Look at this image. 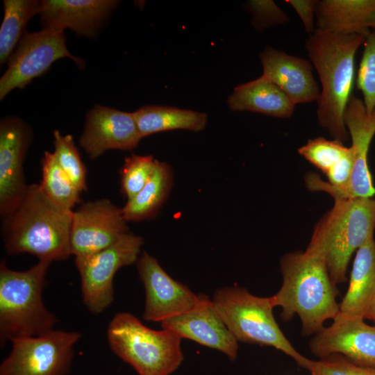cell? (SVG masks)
<instances>
[{"mask_svg":"<svg viewBox=\"0 0 375 375\" xmlns=\"http://www.w3.org/2000/svg\"><path fill=\"white\" fill-rule=\"evenodd\" d=\"M365 38L316 28L305 44L322 84L317 101L318 122L334 140L343 143L349 137L344 117L352 96L355 56Z\"/></svg>","mask_w":375,"mask_h":375,"instance_id":"7a4b0ae2","label":"cell"},{"mask_svg":"<svg viewBox=\"0 0 375 375\" xmlns=\"http://www.w3.org/2000/svg\"><path fill=\"white\" fill-rule=\"evenodd\" d=\"M375 295V240L374 234L357 250L347 291L339 313L365 319Z\"/></svg>","mask_w":375,"mask_h":375,"instance_id":"44dd1931","label":"cell"},{"mask_svg":"<svg viewBox=\"0 0 375 375\" xmlns=\"http://www.w3.org/2000/svg\"><path fill=\"white\" fill-rule=\"evenodd\" d=\"M142 138L174 129L201 131L206 127V113L166 106H145L133 112Z\"/></svg>","mask_w":375,"mask_h":375,"instance_id":"cb8c5ba5","label":"cell"},{"mask_svg":"<svg viewBox=\"0 0 375 375\" xmlns=\"http://www.w3.org/2000/svg\"><path fill=\"white\" fill-rule=\"evenodd\" d=\"M39 186L47 197L63 208L72 210L81 201V191L49 151H45L42 158V180Z\"/></svg>","mask_w":375,"mask_h":375,"instance_id":"484cf974","label":"cell"},{"mask_svg":"<svg viewBox=\"0 0 375 375\" xmlns=\"http://www.w3.org/2000/svg\"><path fill=\"white\" fill-rule=\"evenodd\" d=\"M359 65L356 85L362 92L367 112L375 110V28L366 36Z\"/></svg>","mask_w":375,"mask_h":375,"instance_id":"f546056e","label":"cell"},{"mask_svg":"<svg viewBox=\"0 0 375 375\" xmlns=\"http://www.w3.org/2000/svg\"><path fill=\"white\" fill-rule=\"evenodd\" d=\"M41 1L4 0V15L0 28V63L4 64L25 33L27 22L39 14Z\"/></svg>","mask_w":375,"mask_h":375,"instance_id":"d4e9b609","label":"cell"},{"mask_svg":"<svg viewBox=\"0 0 375 375\" xmlns=\"http://www.w3.org/2000/svg\"><path fill=\"white\" fill-rule=\"evenodd\" d=\"M78 332L53 330L40 336L12 341L0 375H66L70 372Z\"/></svg>","mask_w":375,"mask_h":375,"instance_id":"9c48e42d","label":"cell"},{"mask_svg":"<svg viewBox=\"0 0 375 375\" xmlns=\"http://www.w3.org/2000/svg\"><path fill=\"white\" fill-rule=\"evenodd\" d=\"M262 76L280 88L296 106L317 101L320 90L309 60L267 47L260 55Z\"/></svg>","mask_w":375,"mask_h":375,"instance_id":"ac0fdd59","label":"cell"},{"mask_svg":"<svg viewBox=\"0 0 375 375\" xmlns=\"http://www.w3.org/2000/svg\"><path fill=\"white\" fill-rule=\"evenodd\" d=\"M280 264L283 283L271 297L274 306L281 308L284 321L297 315L303 335L317 333L340 312L338 290L324 260L306 249L285 254Z\"/></svg>","mask_w":375,"mask_h":375,"instance_id":"3957f363","label":"cell"},{"mask_svg":"<svg viewBox=\"0 0 375 375\" xmlns=\"http://www.w3.org/2000/svg\"><path fill=\"white\" fill-rule=\"evenodd\" d=\"M32 138L30 127L17 117L0 122V214L9 213L24 194L27 185L23 162Z\"/></svg>","mask_w":375,"mask_h":375,"instance_id":"5bb4252c","label":"cell"},{"mask_svg":"<svg viewBox=\"0 0 375 375\" xmlns=\"http://www.w3.org/2000/svg\"><path fill=\"white\" fill-rule=\"evenodd\" d=\"M122 208L106 198L82 203L74 212L70 233L72 255L99 252L129 231Z\"/></svg>","mask_w":375,"mask_h":375,"instance_id":"8fae6325","label":"cell"},{"mask_svg":"<svg viewBox=\"0 0 375 375\" xmlns=\"http://www.w3.org/2000/svg\"><path fill=\"white\" fill-rule=\"evenodd\" d=\"M73 213L47 197L39 184L27 185L15 207L2 217L7 253H28L49 262L67 259L72 255Z\"/></svg>","mask_w":375,"mask_h":375,"instance_id":"6da1fadb","label":"cell"},{"mask_svg":"<svg viewBox=\"0 0 375 375\" xmlns=\"http://www.w3.org/2000/svg\"><path fill=\"white\" fill-rule=\"evenodd\" d=\"M375 199H334L332 208L316 224L307 249L322 256L336 285L346 281L350 259L374 234Z\"/></svg>","mask_w":375,"mask_h":375,"instance_id":"277c9868","label":"cell"},{"mask_svg":"<svg viewBox=\"0 0 375 375\" xmlns=\"http://www.w3.org/2000/svg\"><path fill=\"white\" fill-rule=\"evenodd\" d=\"M344 119L355 151V160L348 184L332 197L334 199L372 198L375 188L368 165V152L375 135V110L369 114L362 99L352 95Z\"/></svg>","mask_w":375,"mask_h":375,"instance_id":"2e32d148","label":"cell"},{"mask_svg":"<svg viewBox=\"0 0 375 375\" xmlns=\"http://www.w3.org/2000/svg\"><path fill=\"white\" fill-rule=\"evenodd\" d=\"M54 151L60 167L82 193L87 191V169L71 135H62L60 131L53 132Z\"/></svg>","mask_w":375,"mask_h":375,"instance_id":"4316f807","label":"cell"},{"mask_svg":"<svg viewBox=\"0 0 375 375\" xmlns=\"http://www.w3.org/2000/svg\"><path fill=\"white\" fill-rule=\"evenodd\" d=\"M156 160L152 155L132 154L125 158L119 173L121 192L127 200L131 199L144 186L152 173Z\"/></svg>","mask_w":375,"mask_h":375,"instance_id":"f1b7e54d","label":"cell"},{"mask_svg":"<svg viewBox=\"0 0 375 375\" xmlns=\"http://www.w3.org/2000/svg\"><path fill=\"white\" fill-rule=\"evenodd\" d=\"M137 269L146 292L143 318L162 322L193 309L200 294L170 277L157 260L146 251L139 257Z\"/></svg>","mask_w":375,"mask_h":375,"instance_id":"7c38bea8","label":"cell"},{"mask_svg":"<svg viewBox=\"0 0 375 375\" xmlns=\"http://www.w3.org/2000/svg\"><path fill=\"white\" fill-rule=\"evenodd\" d=\"M234 111H251L278 118H290L295 105L276 84L259 78L236 86L228 99Z\"/></svg>","mask_w":375,"mask_h":375,"instance_id":"7402d4cb","label":"cell"},{"mask_svg":"<svg viewBox=\"0 0 375 375\" xmlns=\"http://www.w3.org/2000/svg\"><path fill=\"white\" fill-rule=\"evenodd\" d=\"M164 329L173 331L182 338L217 349L235 360L238 340L217 312L212 300L200 294L198 304L191 310L161 322Z\"/></svg>","mask_w":375,"mask_h":375,"instance_id":"e0dca14e","label":"cell"},{"mask_svg":"<svg viewBox=\"0 0 375 375\" xmlns=\"http://www.w3.org/2000/svg\"><path fill=\"white\" fill-rule=\"evenodd\" d=\"M351 151V147L336 140H329L322 137L309 140L299 148L298 152L325 174L336 165Z\"/></svg>","mask_w":375,"mask_h":375,"instance_id":"83f0119b","label":"cell"},{"mask_svg":"<svg viewBox=\"0 0 375 375\" xmlns=\"http://www.w3.org/2000/svg\"><path fill=\"white\" fill-rule=\"evenodd\" d=\"M112 0H44L40 11L43 28H70L79 35L93 37L116 8Z\"/></svg>","mask_w":375,"mask_h":375,"instance_id":"d6986e66","label":"cell"},{"mask_svg":"<svg viewBox=\"0 0 375 375\" xmlns=\"http://www.w3.org/2000/svg\"><path fill=\"white\" fill-rule=\"evenodd\" d=\"M141 139L133 112L97 105L86 114L79 143L94 160L107 150H132Z\"/></svg>","mask_w":375,"mask_h":375,"instance_id":"9a60e30c","label":"cell"},{"mask_svg":"<svg viewBox=\"0 0 375 375\" xmlns=\"http://www.w3.org/2000/svg\"><path fill=\"white\" fill-rule=\"evenodd\" d=\"M317 0H287L300 17L306 31L310 35L316 29L315 27V16L318 4Z\"/></svg>","mask_w":375,"mask_h":375,"instance_id":"d6a6232c","label":"cell"},{"mask_svg":"<svg viewBox=\"0 0 375 375\" xmlns=\"http://www.w3.org/2000/svg\"><path fill=\"white\" fill-rule=\"evenodd\" d=\"M65 57L80 67L83 65L81 58L67 50L63 31L43 28L38 32H26L0 79L1 100L13 89L24 88L47 72L53 62Z\"/></svg>","mask_w":375,"mask_h":375,"instance_id":"30bf717a","label":"cell"},{"mask_svg":"<svg viewBox=\"0 0 375 375\" xmlns=\"http://www.w3.org/2000/svg\"><path fill=\"white\" fill-rule=\"evenodd\" d=\"M248 6L253 13V24L259 30L283 25L290 20L273 1H250Z\"/></svg>","mask_w":375,"mask_h":375,"instance_id":"1f68e13d","label":"cell"},{"mask_svg":"<svg viewBox=\"0 0 375 375\" xmlns=\"http://www.w3.org/2000/svg\"><path fill=\"white\" fill-rule=\"evenodd\" d=\"M173 183V172L166 162L156 160L152 173L142 189L122 208L126 222L155 217L165 202Z\"/></svg>","mask_w":375,"mask_h":375,"instance_id":"603a6c76","label":"cell"},{"mask_svg":"<svg viewBox=\"0 0 375 375\" xmlns=\"http://www.w3.org/2000/svg\"><path fill=\"white\" fill-rule=\"evenodd\" d=\"M141 236L128 232L111 246L92 254L75 256L83 301L89 311H104L114 300L113 279L119 269L137 262Z\"/></svg>","mask_w":375,"mask_h":375,"instance_id":"ba28073f","label":"cell"},{"mask_svg":"<svg viewBox=\"0 0 375 375\" xmlns=\"http://www.w3.org/2000/svg\"><path fill=\"white\" fill-rule=\"evenodd\" d=\"M316 18V28L366 37L375 28V0L319 1Z\"/></svg>","mask_w":375,"mask_h":375,"instance_id":"ffe728a7","label":"cell"},{"mask_svg":"<svg viewBox=\"0 0 375 375\" xmlns=\"http://www.w3.org/2000/svg\"><path fill=\"white\" fill-rule=\"evenodd\" d=\"M107 336L111 350L140 375H169L183 358L178 333L151 329L128 312L113 317Z\"/></svg>","mask_w":375,"mask_h":375,"instance_id":"8992f818","label":"cell"},{"mask_svg":"<svg viewBox=\"0 0 375 375\" xmlns=\"http://www.w3.org/2000/svg\"><path fill=\"white\" fill-rule=\"evenodd\" d=\"M310 351L319 358L338 354L360 365L375 366V326L340 313L315 334Z\"/></svg>","mask_w":375,"mask_h":375,"instance_id":"4fadbf2b","label":"cell"},{"mask_svg":"<svg viewBox=\"0 0 375 375\" xmlns=\"http://www.w3.org/2000/svg\"><path fill=\"white\" fill-rule=\"evenodd\" d=\"M366 319L372 320L374 323V326H375V295L366 315L365 319Z\"/></svg>","mask_w":375,"mask_h":375,"instance_id":"836d02e7","label":"cell"},{"mask_svg":"<svg viewBox=\"0 0 375 375\" xmlns=\"http://www.w3.org/2000/svg\"><path fill=\"white\" fill-rule=\"evenodd\" d=\"M212 301L238 341L272 347L291 357L299 366L306 359L279 328L271 297H257L244 288L226 287L215 291Z\"/></svg>","mask_w":375,"mask_h":375,"instance_id":"52a82bcc","label":"cell"},{"mask_svg":"<svg viewBox=\"0 0 375 375\" xmlns=\"http://www.w3.org/2000/svg\"><path fill=\"white\" fill-rule=\"evenodd\" d=\"M51 262L39 260L25 271L0 264L1 344L23 338L43 335L52 331L58 319L44 306L42 290Z\"/></svg>","mask_w":375,"mask_h":375,"instance_id":"5b68a950","label":"cell"},{"mask_svg":"<svg viewBox=\"0 0 375 375\" xmlns=\"http://www.w3.org/2000/svg\"><path fill=\"white\" fill-rule=\"evenodd\" d=\"M301 367L311 375H375V366L358 365L338 354L318 360L306 358Z\"/></svg>","mask_w":375,"mask_h":375,"instance_id":"4dcf8cb0","label":"cell"}]
</instances>
